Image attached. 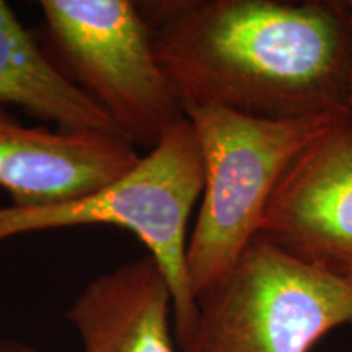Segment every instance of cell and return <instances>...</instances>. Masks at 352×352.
Here are the masks:
<instances>
[{
  "instance_id": "obj_1",
  "label": "cell",
  "mask_w": 352,
  "mask_h": 352,
  "mask_svg": "<svg viewBox=\"0 0 352 352\" xmlns=\"http://www.w3.org/2000/svg\"><path fill=\"white\" fill-rule=\"evenodd\" d=\"M184 109L258 120L349 111L351 13L341 0L138 2Z\"/></svg>"
},
{
  "instance_id": "obj_2",
  "label": "cell",
  "mask_w": 352,
  "mask_h": 352,
  "mask_svg": "<svg viewBox=\"0 0 352 352\" xmlns=\"http://www.w3.org/2000/svg\"><path fill=\"white\" fill-rule=\"evenodd\" d=\"M204 164V189L188 239L195 300L239 261L254 236L277 182L314 140L349 113L258 120L219 107L184 109Z\"/></svg>"
},
{
  "instance_id": "obj_3",
  "label": "cell",
  "mask_w": 352,
  "mask_h": 352,
  "mask_svg": "<svg viewBox=\"0 0 352 352\" xmlns=\"http://www.w3.org/2000/svg\"><path fill=\"white\" fill-rule=\"evenodd\" d=\"M204 189V164L188 118L165 131L129 171L76 199L39 208L0 206V243L28 233L111 226L134 233L158 264L173 297L176 347L195 324L197 307L186 270L188 222Z\"/></svg>"
},
{
  "instance_id": "obj_4",
  "label": "cell",
  "mask_w": 352,
  "mask_h": 352,
  "mask_svg": "<svg viewBox=\"0 0 352 352\" xmlns=\"http://www.w3.org/2000/svg\"><path fill=\"white\" fill-rule=\"evenodd\" d=\"M38 41L59 72L135 148L155 147L186 118L166 77L151 26L131 0H41Z\"/></svg>"
},
{
  "instance_id": "obj_5",
  "label": "cell",
  "mask_w": 352,
  "mask_h": 352,
  "mask_svg": "<svg viewBox=\"0 0 352 352\" xmlns=\"http://www.w3.org/2000/svg\"><path fill=\"white\" fill-rule=\"evenodd\" d=\"M196 307L179 352H310L352 324V285L254 236Z\"/></svg>"
},
{
  "instance_id": "obj_6",
  "label": "cell",
  "mask_w": 352,
  "mask_h": 352,
  "mask_svg": "<svg viewBox=\"0 0 352 352\" xmlns=\"http://www.w3.org/2000/svg\"><path fill=\"white\" fill-rule=\"evenodd\" d=\"M289 256L352 285V114L285 170L258 235Z\"/></svg>"
},
{
  "instance_id": "obj_7",
  "label": "cell",
  "mask_w": 352,
  "mask_h": 352,
  "mask_svg": "<svg viewBox=\"0 0 352 352\" xmlns=\"http://www.w3.org/2000/svg\"><path fill=\"white\" fill-rule=\"evenodd\" d=\"M139 158L122 135L28 126L0 104V189L13 208L88 195L129 171Z\"/></svg>"
},
{
  "instance_id": "obj_8",
  "label": "cell",
  "mask_w": 352,
  "mask_h": 352,
  "mask_svg": "<svg viewBox=\"0 0 352 352\" xmlns=\"http://www.w3.org/2000/svg\"><path fill=\"white\" fill-rule=\"evenodd\" d=\"M65 318L83 352H176L173 297L148 254L94 277Z\"/></svg>"
},
{
  "instance_id": "obj_9",
  "label": "cell",
  "mask_w": 352,
  "mask_h": 352,
  "mask_svg": "<svg viewBox=\"0 0 352 352\" xmlns=\"http://www.w3.org/2000/svg\"><path fill=\"white\" fill-rule=\"evenodd\" d=\"M0 104L65 131L120 134L109 118L51 63L34 36L0 0Z\"/></svg>"
},
{
  "instance_id": "obj_10",
  "label": "cell",
  "mask_w": 352,
  "mask_h": 352,
  "mask_svg": "<svg viewBox=\"0 0 352 352\" xmlns=\"http://www.w3.org/2000/svg\"><path fill=\"white\" fill-rule=\"evenodd\" d=\"M0 352H38L33 346L16 340H0Z\"/></svg>"
},
{
  "instance_id": "obj_11",
  "label": "cell",
  "mask_w": 352,
  "mask_h": 352,
  "mask_svg": "<svg viewBox=\"0 0 352 352\" xmlns=\"http://www.w3.org/2000/svg\"><path fill=\"white\" fill-rule=\"evenodd\" d=\"M347 6H349V13H351V43H352V0L347 2ZM347 107H349V111L352 114V52H351V77H349V103H347Z\"/></svg>"
},
{
  "instance_id": "obj_12",
  "label": "cell",
  "mask_w": 352,
  "mask_h": 352,
  "mask_svg": "<svg viewBox=\"0 0 352 352\" xmlns=\"http://www.w3.org/2000/svg\"><path fill=\"white\" fill-rule=\"evenodd\" d=\"M351 327H352V324H351Z\"/></svg>"
}]
</instances>
